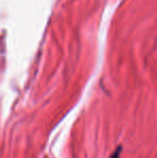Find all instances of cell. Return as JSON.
Returning <instances> with one entry per match:
<instances>
[{"mask_svg":"<svg viewBox=\"0 0 157 158\" xmlns=\"http://www.w3.org/2000/svg\"><path fill=\"white\" fill-rule=\"evenodd\" d=\"M121 152H122V148L121 146H118V148H116V151H114L113 154L110 156V158H119V154H121Z\"/></svg>","mask_w":157,"mask_h":158,"instance_id":"obj_1","label":"cell"}]
</instances>
